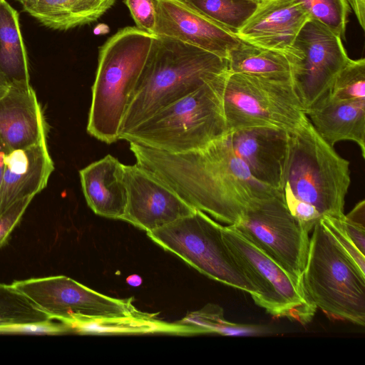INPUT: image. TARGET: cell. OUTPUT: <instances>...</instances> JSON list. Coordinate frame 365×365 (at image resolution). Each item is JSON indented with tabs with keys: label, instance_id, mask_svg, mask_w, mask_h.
<instances>
[{
	"label": "cell",
	"instance_id": "obj_10",
	"mask_svg": "<svg viewBox=\"0 0 365 365\" xmlns=\"http://www.w3.org/2000/svg\"><path fill=\"white\" fill-rule=\"evenodd\" d=\"M227 245L247 277L257 289L255 303L276 318L305 325L317 307L307 296L302 279L246 238L232 225L223 227Z\"/></svg>",
	"mask_w": 365,
	"mask_h": 365
},
{
	"label": "cell",
	"instance_id": "obj_8",
	"mask_svg": "<svg viewBox=\"0 0 365 365\" xmlns=\"http://www.w3.org/2000/svg\"><path fill=\"white\" fill-rule=\"evenodd\" d=\"M223 227L195 209L192 213L147 235L202 274L254 296L257 289L227 245Z\"/></svg>",
	"mask_w": 365,
	"mask_h": 365
},
{
	"label": "cell",
	"instance_id": "obj_7",
	"mask_svg": "<svg viewBox=\"0 0 365 365\" xmlns=\"http://www.w3.org/2000/svg\"><path fill=\"white\" fill-rule=\"evenodd\" d=\"M309 238L304 289L329 317L365 324V272L319 220Z\"/></svg>",
	"mask_w": 365,
	"mask_h": 365
},
{
	"label": "cell",
	"instance_id": "obj_20",
	"mask_svg": "<svg viewBox=\"0 0 365 365\" xmlns=\"http://www.w3.org/2000/svg\"><path fill=\"white\" fill-rule=\"evenodd\" d=\"M123 166L116 158L107 155L79 171L86 202L96 215L122 219L127 203Z\"/></svg>",
	"mask_w": 365,
	"mask_h": 365
},
{
	"label": "cell",
	"instance_id": "obj_16",
	"mask_svg": "<svg viewBox=\"0 0 365 365\" xmlns=\"http://www.w3.org/2000/svg\"><path fill=\"white\" fill-rule=\"evenodd\" d=\"M46 124L30 83H11L0 99V153L46 140Z\"/></svg>",
	"mask_w": 365,
	"mask_h": 365
},
{
	"label": "cell",
	"instance_id": "obj_33",
	"mask_svg": "<svg viewBox=\"0 0 365 365\" xmlns=\"http://www.w3.org/2000/svg\"><path fill=\"white\" fill-rule=\"evenodd\" d=\"M33 198L29 197L20 200L0 215V248L7 241Z\"/></svg>",
	"mask_w": 365,
	"mask_h": 365
},
{
	"label": "cell",
	"instance_id": "obj_1",
	"mask_svg": "<svg viewBox=\"0 0 365 365\" xmlns=\"http://www.w3.org/2000/svg\"><path fill=\"white\" fill-rule=\"evenodd\" d=\"M129 143L136 163L192 207L228 225L237 223L254 202L282 195L251 175L235 153L229 133L203 148L182 153Z\"/></svg>",
	"mask_w": 365,
	"mask_h": 365
},
{
	"label": "cell",
	"instance_id": "obj_3",
	"mask_svg": "<svg viewBox=\"0 0 365 365\" xmlns=\"http://www.w3.org/2000/svg\"><path fill=\"white\" fill-rule=\"evenodd\" d=\"M51 319L82 333H149L157 319L138 310L133 298L110 297L63 276L15 281Z\"/></svg>",
	"mask_w": 365,
	"mask_h": 365
},
{
	"label": "cell",
	"instance_id": "obj_23",
	"mask_svg": "<svg viewBox=\"0 0 365 365\" xmlns=\"http://www.w3.org/2000/svg\"><path fill=\"white\" fill-rule=\"evenodd\" d=\"M0 71L11 84L29 83L28 58L19 14L6 0L0 1Z\"/></svg>",
	"mask_w": 365,
	"mask_h": 365
},
{
	"label": "cell",
	"instance_id": "obj_27",
	"mask_svg": "<svg viewBox=\"0 0 365 365\" xmlns=\"http://www.w3.org/2000/svg\"><path fill=\"white\" fill-rule=\"evenodd\" d=\"M340 100L365 99V59H349L327 92Z\"/></svg>",
	"mask_w": 365,
	"mask_h": 365
},
{
	"label": "cell",
	"instance_id": "obj_13",
	"mask_svg": "<svg viewBox=\"0 0 365 365\" xmlns=\"http://www.w3.org/2000/svg\"><path fill=\"white\" fill-rule=\"evenodd\" d=\"M127 203L122 220L146 233L192 213L195 209L138 163L123 166Z\"/></svg>",
	"mask_w": 365,
	"mask_h": 365
},
{
	"label": "cell",
	"instance_id": "obj_22",
	"mask_svg": "<svg viewBox=\"0 0 365 365\" xmlns=\"http://www.w3.org/2000/svg\"><path fill=\"white\" fill-rule=\"evenodd\" d=\"M227 61L230 73L292 81V66L286 54L242 40L230 51Z\"/></svg>",
	"mask_w": 365,
	"mask_h": 365
},
{
	"label": "cell",
	"instance_id": "obj_29",
	"mask_svg": "<svg viewBox=\"0 0 365 365\" xmlns=\"http://www.w3.org/2000/svg\"><path fill=\"white\" fill-rule=\"evenodd\" d=\"M282 197L290 213L309 231L312 230L315 224L322 217L312 205L297 198L287 185L283 183L281 187Z\"/></svg>",
	"mask_w": 365,
	"mask_h": 365
},
{
	"label": "cell",
	"instance_id": "obj_34",
	"mask_svg": "<svg viewBox=\"0 0 365 365\" xmlns=\"http://www.w3.org/2000/svg\"><path fill=\"white\" fill-rule=\"evenodd\" d=\"M363 30L365 29V0H347Z\"/></svg>",
	"mask_w": 365,
	"mask_h": 365
},
{
	"label": "cell",
	"instance_id": "obj_5",
	"mask_svg": "<svg viewBox=\"0 0 365 365\" xmlns=\"http://www.w3.org/2000/svg\"><path fill=\"white\" fill-rule=\"evenodd\" d=\"M228 73L160 109L119 140L182 153L203 148L227 135L223 93Z\"/></svg>",
	"mask_w": 365,
	"mask_h": 365
},
{
	"label": "cell",
	"instance_id": "obj_37",
	"mask_svg": "<svg viewBox=\"0 0 365 365\" xmlns=\"http://www.w3.org/2000/svg\"><path fill=\"white\" fill-rule=\"evenodd\" d=\"M4 153H0V188H1L3 173H4Z\"/></svg>",
	"mask_w": 365,
	"mask_h": 365
},
{
	"label": "cell",
	"instance_id": "obj_26",
	"mask_svg": "<svg viewBox=\"0 0 365 365\" xmlns=\"http://www.w3.org/2000/svg\"><path fill=\"white\" fill-rule=\"evenodd\" d=\"M183 322L197 329L200 334L216 333L227 336H254L267 331L262 327L230 322L224 317L223 310L215 304H207L189 314Z\"/></svg>",
	"mask_w": 365,
	"mask_h": 365
},
{
	"label": "cell",
	"instance_id": "obj_6",
	"mask_svg": "<svg viewBox=\"0 0 365 365\" xmlns=\"http://www.w3.org/2000/svg\"><path fill=\"white\" fill-rule=\"evenodd\" d=\"M350 163L317 133L308 118L287 131L282 183L293 195L314 207L322 217L344 215L351 183Z\"/></svg>",
	"mask_w": 365,
	"mask_h": 365
},
{
	"label": "cell",
	"instance_id": "obj_35",
	"mask_svg": "<svg viewBox=\"0 0 365 365\" xmlns=\"http://www.w3.org/2000/svg\"><path fill=\"white\" fill-rule=\"evenodd\" d=\"M11 87V83L5 76V75L0 71V99L6 95Z\"/></svg>",
	"mask_w": 365,
	"mask_h": 365
},
{
	"label": "cell",
	"instance_id": "obj_15",
	"mask_svg": "<svg viewBox=\"0 0 365 365\" xmlns=\"http://www.w3.org/2000/svg\"><path fill=\"white\" fill-rule=\"evenodd\" d=\"M309 19L302 0H264L258 4L236 36L240 40L289 57L296 37Z\"/></svg>",
	"mask_w": 365,
	"mask_h": 365
},
{
	"label": "cell",
	"instance_id": "obj_9",
	"mask_svg": "<svg viewBox=\"0 0 365 365\" xmlns=\"http://www.w3.org/2000/svg\"><path fill=\"white\" fill-rule=\"evenodd\" d=\"M228 132L252 127L289 131L307 118L292 81L229 71L223 93Z\"/></svg>",
	"mask_w": 365,
	"mask_h": 365
},
{
	"label": "cell",
	"instance_id": "obj_32",
	"mask_svg": "<svg viewBox=\"0 0 365 365\" xmlns=\"http://www.w3.org/2000/svg\"><path fill=\"white\" fill-rule=\"evenodd\" d=\"M136 26L148 33L154 34L156 22L155 0H124Z\"/></svg>",
	"mask_w": 365,
	"mask_h": 365
},
{
	"label": "cell",
	"instance_id": "obj_11",
	"mask_svg": "<svg viewBox=\"0 0 365 365\" xmlns=\"http://www.w3.org/2000/svg\"><path fill=\"white\" fill-rule=\"evenodd\" d=\"M232 226L302 279L309 251V232L290 213L282 195L254 202Z\"/></svg>",
	"mask_w": 365,
	"mask_h": 365
},
{
	"label": "cell",
	"instance_id": "obj_31",
	"mask_svg": "<svg viewBox=\"0 0 365 365\" xmlns=\"http://www.w3.org/2000/svg\"><path fill=\"white\" fill-rule=\"evenodd\" d=\"M341 218L323 216L320 220L337 240L343 249L349 255L362 272H365V255L353 243L345 232Z\"/></svg>",
	"mask_w": 365,
	"mask_h": 365
},
{
	"label": "cell",
	"instance_id": "obj_30",
	"mask_svg": "<svg viewBox=\"0 0 365 365\" xmlns=\"http://www.w3.org/2000/svg\"><path fill=\"white\" fill-rule=\"evenodd\" d=\"M342 227L355 245L365 255V201L358 202L341 218Z\"/></svg>",
	"mask_w": 365,
	"mask_h": 365
},
{
	"label": "cell",
	"instance_id": "obj_14",
	"mask_svg": "<svg viewBox=\"0 0 365 365\" xmlns=\"http://www.w3.org/2000/svg\"><path fill=\"white\" fill-rule=\"evenodd\" d=\"M154 34L174 38L227 58L240 39L185 0H155Z\"/></svg>",
	"mask_w": 365,
	"mask_h": 365
},
{
	"label": "cell",
	"instance_id": "obj_2",
	"mask_svg": "<svg viewBox=\"0 0 365 365\" xmlns=\"http://www.w3.org/2000/svg\"><path fill=\"white\" fill-rule=\"evenodd\" d=\"M228 71L226 58L155 35L121 123L119 138Z\"/></svg>",
	"mask_w": 365,
	"mask_h": 365
},
{
	"label": "cell",
	"instance_id": "obj_19",
	"mask_svg": "<svg viewBox=\"0 0 365 365\" xmlns=\"http://www.w3.org/2000/svg\"><path fill=\"white\" fill-rule=\"evenodd\" d=\"M305 114L317 133L330 145L349 140L365 158V99L340 100L325 93Z\"/></svg>",
	"mask_w": 365,
	"mask_h": 365
},
{
	"label": "cell",
	"instance_id": "obj_24",
	"mask_svg": "<svg viewBox=\"0 0 365 365\" xmlns=\"http://www.w3.org/2000/svg\"><path fill=\"white\" fill-rule=\"evenodd\" d=\"M27 296L12 284L0 282V332L52 322Z\"/></svg>",
	"mask_w": 365,
	"mask_h": 365
},
{
	"label": "cell",
	"instance_id": "obj_21",
	"mask_svg": "<svg viewBox=\"0 0 365 365\" xmlns=\"http://www.w3.org/2000/svg\"><path fill=\"white\" fill-rule=\"evenodd\" d=\"M44 26L68 30L99 19L115 0H19Z\"/></svg>",
	"mask_w": 365,
	"mask_h": 365
},
{
	"label": "cell",
	"instance_id": "obj_38",
	"mask_svg": "<svg viewBox=\"0 0 365 365\" xmlns=\"http://www.w3.org/2000/svg\"><path fill=\"white\" fill-rule=\"evenodd\" d=\"M252 1H255V2L259 4V3H260V2H262V1H263L264 0H252Z\"/></svg>",
	"mask_w": 365,
	"mask_h": 365
},
{
	"label": "cell",
	"instance_id": "obj_28",
	"mask_svg": "<svg viewBox=\"0 0 365 365\" xmlns=\"http://www.w3.org/2000/svg\"><path fill=\"white\" fill-rule=\"evenodd\" d=\"M310 19L316 20L342 40L348 22L350 6L347 0H302Z\"/></svg>",
	"mask_w": 365,
	"mask_h": 365
},
{
	"label": "cell",
	"instance_id": "obj_4",
	"mask_svg": "<svg viewBox=\"0 0 365 365\" xmlns=\"http://www.w3.org/2000/svg\"><path fill=\"white\" fill-rule=\"evenodd\" d=\"M155 34L137 26L120 29L99 48L87 132L110 144L119 131L148 59Z\"/></svg>",
	"mask_w": 365,
	"mask_h": 365
},
{
	"label": "cell",
	"instance_id": "obj_36",
	"mask_svg": "<svg viewBox=\"0 0 365 365\" xmlns=\"http://www.w3.org/2000/svg\"><path fill=\"white\" fill-rule=\"evenodd\" d=\"M127 282L131 286H138L141 284V278L138 275H132L127 278Z\"/></svg>",
	"mask_w": 365,
	"mask_h": 365
},
{
	"label": "cell",
	"instance_id": "obj_17",
	"mask_svg": "<svg viewBox=\"0 0 365 365\" xmlns=\"http://www.w3.org/2000/svg\"><path fill=\"white\" fill-rule=\"evenodd\" d=\"M233 149L258 181L281 191L287 131L252 127L229 133Z\"/></svg>",
	"mask_w": 365,
	"mask_h": 365
},
{
	"label": "cell",
	"instance_id": "obj_25",
	"mask_svg": "<svg viewBox=\"0 0 365 365\" xmlns=\"http://www.w3.org/2000/svg\"><path fill=\"white\" fill-rule=\"evenodd\" d=\"M185 1L235 35L258 5L252 0Z\"/></svg>",
	"mask_w": 365,
	"mask_h": 365
},
{
	"label": "cell",
	"instance_id": "obj_12",
	"mask_svg": "<svg viewBox=\"0 0 365 365\" xmlns=\"http://www.w3.org/2000/svg\"><path fill=\"white\" fill-rule=\"evenodd\" d=\"M292 47V82L306 110L328 91L350 58L342 39L314 19L304 25Z\"/></svg>",
	"mask_w": 365,
	"mask_h": 365
},
{
	"label": "cell",
	"instance_id": "obj_18",
	"mask_svg": "<svg viewBox=\"0 0 365 365\" xmlns=\"http://www.w3.org/2000/svg\"><path fill=\"white\" fill-rule=\"evenodd\" d=\"M53 169L46 140L4 154L0 215L17 201L34 197L44 189Z\"/></svg>",
	"mask_w": 365,
	"mask_h": 365
},
{
	"label": "cell",
	"instance_id": "obj_39",
	"mask_svg": "<svg viewBox=\"0 0 365 365\" xmlns=\"http://www.w3.org/2000/svg\"><path fill=\"white\" fill-rule=\"evenodd\" d=\"M0 1H1V0H0Z\"/></svg>",
	"mask_w": 365,
	"mask_h": 365
}]
</instances>
